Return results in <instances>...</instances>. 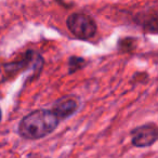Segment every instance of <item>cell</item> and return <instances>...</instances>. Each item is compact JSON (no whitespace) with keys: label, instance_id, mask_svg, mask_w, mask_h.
<instances>
[{"label":"cell","instance_id":"6da1fadb","mask_svg":"<svg viewBox=\"0 0 158 158\" xmlns=\"http://www.w3.org/2000/svg\"><path fill=\"white\" fill-rule=\"evenodd\" d=\"M59 118L49 110H37L26 115L19 125V133L27 140H38L52 133L59 126Z\"/></svg>","mask_w":158,"mask_h":158},{"label":"cell","instance_id":"7a4b0ae2","mask_svg":"<svg viewBox=\"0 0 158 158\" xmlns=\"http://www.w3.org/2000/svg\"><path fill=\"white\" fill-rule=\"evenodd\" d=\"M67 28L78 39L87 40L94 37L98 27L91 16L85 13H73L66 20Z\"/></svg>","mask_w":158,"mask_h":158},{"label":"cell","instance_id":"3957f363","mask_svg":"<svg viewBox=\"0 0 158 158\" xmlns=\"http://www.w3.org/2000/svg\"><path fill=\"white\" fill-rule=\"evenodd\" d=\"M132 144L136 147H147L158 141V127L154 123H146L134 128L131 131Z\"/></svg>","mask_w":158,"mask_h":158},{"label":"cell","instance_id":"277c9868","mask_svg":"<svg viewBox=\"0 0 158 158\" xmlns=\"http://www.w3.org/2000/svg\"><path fill=\"white\" fill-rule=\"evenodd\" d=\"M44 66V59L39 53L35 51H27L25 53L23 60L19 62H13L11 64H8L6 66L8 73H19L22 70H34L36 73H39Z\"/></svg>","mask_w":158,"mask_h":158},{"label":"cell","instance_id":"5b68a950","mask_svg":"<svg viewBox=\"0 0 158 158\" xmlns=\"http://www.w3.org/2000/svg\"><path fill=\"white\" fill-rule=\"evenodd\" d=\"M80 107V100L76 95H64L53 104L52 112L60 119H66L77 112Z\"/></svg>","mask_w":158,"mask_h":158},{"label":"cell","instance_id":"8992f818","mask_svg":"<svg viewBox=\"0 0 158 158\" xmlns=\"http://www.w3.org/2000/svg\"><path fill=\"white\" fill-rule=\"evenodd\" d=\"M86 60L82 57L78 56H70L68 60V68H69V73H75L77 70L81 69L85 65H86Z\"/></svg>","mask_w":158,"mask_h":158},{"label":"cell","instance_id":"52a82bcc","mask_svg":"<svg viewBox=\"0 0 158 158\" xmlns=\"http://www.w3.org/2000/svg\"><path fill=\"white\" fill-rule=\"evenodd\" d=\"M1 116H2V114H1V110H0V120H1Z\"/></svg>","mask_w":158,"mask_h":158}]
</instances>
